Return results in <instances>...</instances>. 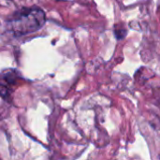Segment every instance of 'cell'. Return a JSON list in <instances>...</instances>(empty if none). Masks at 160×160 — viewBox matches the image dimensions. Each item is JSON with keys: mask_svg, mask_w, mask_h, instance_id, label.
<instances>
[{"mask_svg": "<svg viewBox=\"0 0 160 160\" xmlns=\"http://www.w3.org/2000/svg\"><path fill=\"white\" fill-rule=\"evenodd\" d=\"M127 30L125 28H117V26H115V30H114V34L117 38V39H122L126 37L127 35Z\"/></svg>", "mask_w": 160, "mask_h": 160, "instance_id": "2", "label": "cell"}, {"mask_svg": "<svg viewBox=\"0 0 160 160\" xmlns=\"http://www.w3.org/2000/svg\"><path fill=\"white\" fill-rule=\"evenodd\" d=\"M46 22V14L37 6L22 8L12 13L5 22L7 32L22 37L39 30Z\"/></svg>", "mask_w": 160, "mask_h": 160, "instance_id": "1", "label": "cell"}]
</instances>
